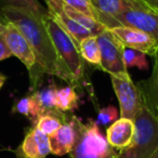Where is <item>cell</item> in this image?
Here are the masks:
<instances>
[{
	"instance_id": "29",
	"label": "cell",
	"mask_w": 158,
	"mask_h": 158,
	"mask_svg": "<svg viewBox=\"0 0 158 158\" xmlns=\"http://www.w3.org/2000/svg\"><path fill=\"white\" fill-rule=\"evenodd\" d=\"M7 22H8V21L6 20V18H5V16H3L2 11L0 10V27L2 26L3 24H6V23H7Z\"/></svg>"
},
{
	"instance_id": "26",
	"label": "cell",
	"mask_w": 158,
	"mask_h": 158,
	"mask_svg": "<svg viewBox=\"0 0 158 158\" xmlns=\"http://www.w3.org/2000/svg\"><path fill=\"white\" fill-rule=\"evenodd\" d=\"M44 1H46L47 9H48L49 13L52 14V15H59V14L64 12L63 0H44Z\"/></svg>"
},
{
	"instance_id": "5",
	"label": "cell",
	"mask_w": 158,
	"mask_h": 158,
	"mask_svg": "<svg viewBox=\"0 0 158 158\" xmlns=\"http://www.w3.org/2000/svg\"><path fill=\"white\" fill-rule=\"evenodd\" d=\"M117 26L142 31L158 42V10L152 8L144 0H127L126 9L108 22L106 29Z\"/></svg>"
},
{
	"instance_id": "4",
	"label": "cell",
	"mask_w": 158,
	"mask_h": 158,
	"mask_svg": "<svg viewBox=\"0 0 158 158\" xmlns=\"http://www.w3.org/2000/svg\"><path fill=\"white\" fill-rule=\"evenodd\" d=\"M76 126L77 140L69 153L72 158H116L117 152L110 145L94 120L89 119L84 123L76 118Z\"/></svg>"
},
{
	"instance_id": "11",
	"label": "cell",
	"mask_w": 158,
	"mask_h": 158,
	"mask_svg": "<svg viewBox=\"0 0 158 158\" xmlns=\"http://www.w3.org/2000/svg\"><path fill=\"white\" fill-rule=\"evenodd\" d=\"M77 140L76 117L73 116L63 123L53 134L49 135L51 154L64 156L69 154Z\"/></svg>"
},
{
	"instance_id": "22",
	"label": "cell",
	"mask_w": 158,
	"mask_h": 158,
	"mask_svg": "<svg viewBox=\"0 0 158 158\" xmlns=\"http://www.w3.org/2000/svg\"><path fill=\"white\" fill-rule=\"evenodd\" d=\"M56 90L57 89L54 86H49L34 93V97L36 98L44 114L62 113L56 110Z\"/></svg>"
},
{
	"instance_id": "23",
	"label": "cell",
	"mask_w": 158,
	"mask_h": 158,
	"mask_svg": "<svg viewBox=\"0 0 158 158\" xmlns=\"http://www.w3.org/2000/svg\"><path fill=\"white\" fill-rule=\"evenodd\" d=\"M123 60L128 67H138L139 69L146 70L148 68V62L146 60V54L134 49L123 47Z\"/></svg>"
},
{
	"instance_id": "21",
	"label": "cell",
	"mask_w": 158,
	"mask_h": 158,
	"mask_svg": "<svg viewBox=\"0 0 158 158\" xmlns=\"http://www.w3.org/2000/svg\"><path fill=\"white\" fill-rule=\"evenodd\" d=\"M78 107V94L74 87H65L56 90V110L59 112H72Z\"/></svg>"
},
{
	"instance_id": "9",
	"label": "cell",
	"mask_w": 158,
	"mask_h": 158,
	"mask_svg": "<svg viewBox=\"0 0 158 158\" xmlns=\"http://www.w3.org/2000/svg\"><path fill=\"white\" fill-rule=\"evenodd\" d=\"M108 31L126 48L134 49L154 56L158 48V42L151 35L127 26H117Z\"/></svg>"
},
{
	"instance_id": "7",
	"label": "cell",
	"mask_w": 158,
	"mask_h": 158,
	"mask_svg": "<svg viewBox=\"0 0 158 158\" xmlns=\"http://www.w3.org/2000/svg\"><path fill=\"white\" fill-rule=\"evenodd\" d=\"M110 81L119 102L120 117L134 120L143 104L142 95L139 87L132 81L131 76H110Z\"/></svg>"
},
{
	"instance_id": "12",
	"label": "cell",
	"mask_w": 158,
	"mask_h": 158,
	"mask_svg": "<svg viewBox=\"0 0 158 158\" xmlns=\"http://www.w3.org/2000/svg\"><path fill=\"white\" fill-rule=\"evenodd\" d=\"M134 134V121L128 118H118L106 130V139L113 148L123 149L131 143Z\"/></svg>"
},
{
	"instance_id": "20",
	"label": "cell",
	"mask_w": 158,
	"mask_h": 158,
	"mask_svg": "<svg viewBox=\"0 0 158 158\" xmlns=\"http://www.w3.org/2000/svg\"><path fill=\"white\" fill-rule=\"evenodd\" d=\"M79 51L84 61L93 65H101V51L97 36H90L79 44Z\"/></svg>"
},
{
	"instance_id": "31",
	"label": "cell",
	"mask_w": 158,
	"mask_h": 158,
	"mask_svg": "<svg viewBox=\"0 0 158 158\" xmlns=\"http://www.w3.org/2000/svg\"><path fill=\"white\" fill-rule=\"evenodd\" d=\"M152 158H158V148H157V151L154 153V155L152 156Z\"/></svg>"
},
{
	"instance_id": "24",
	"label": "cell",
	"mask_w": 158,
	"mask_h": 158,
	"mask_svg": "<svg viewBox=\"0 0 158 158\" xmlns=\"http://www.w3.org/2000/svg\"><path fill=\"white\" fill-rule=\"evenodd\" d=\"M64 5L98 21V15L91 0H63ZM99 22V21H98Z\"/></svg>"
},
{
	"instance_id": "18",
	"label": "cell",
	"mask_w": 158,
	"mask_h": 158,
	"mask_svg": "<svg viewBox=\"0 0 158 158\" xmlns=\"http://www.w3.org/2000/svg\"><path fill=\"white\" fill-rule=\"evenodd\" d=\"M69 118H67L64 113H46L39 117L35 127L49 136L54 133Z\"/></svg>"
},
{
	"instance_id": "10",
	"label": "cell",
	"mask_w": 158,
	"mask_h": 158,
	"mask_svg": "<svg viewBox=\"0 0 158 158\" xmlns=\"http://www.w3.org/2000/svg\"><path fill=\"white\" fill-rule=\"evenodd\" d=\"M14 153L18 158H47L51 154L49 136L33 127L26 132L23 142Z\"/></svg>"
},
{
	"instance_id": "8",
	"label": "cell",
	"mask_w": 158,
	"mask_h": 158,
	"mask_svg": "<svg viewBox=\"0 0 158 158\" xmlns=\"http://www.w3.org/2000/svg\"><path fill=\"white\" fill-rule=\"evenodd\" d=\"M0 34L3 36L12 55L16 56L31 72L36 65V57L33 49L29 46L28 41L22 31L13 24L8 21L6 24L0 27Z\"/></svg>"
},
{
	"instance_id": "16",
	"label": "cell",
	"mask_w": 158,
	"mask_h": 158,
	"mask_svg": "<svg viewBox=\"0 0 158 158\" xmlns=\"http://www.w3.org/2000/svg\"><path fill=\"white\" fill-rule=\"evenodd\" d=\"M7 8H13V9L31 12V14L42 20H44L50 14L48 9L44 8L38 0H0V10L7 9Z\"/></svg>"
},
{
	"instance_id": "13",
	"label": "cell",
	"mask_w": 158,
	"mask_h": 158,
	"mask_svg": "<svg viewBox=\"0 0 158 158\" xmlns=\"http://www.w3.org/2000/svg\"><path fill=\"white\" fill-rule=\"evenodd\" d=\"M154 68L148 79L138 82L144 105L158 119V48L154 55Z\"/></svg>"
},
{
	"instance_id": "30",
	"label": "cell",
	"mask_w": 158,
	"mask_h": 158,
	"mask_svg": "<svg viewBox=\"0 0 158 158\" xmlns=\"http://www.w3.org/2000/svg\"><path fill=\"white\" fill-rule=\"evenodd\" d=\"M6 80H7V77H6L5 75L0 74V89H1L3 87V85H5V82H6Z\"/></svg>"
},
{
	"instance_id": "17",
	"label": "cell",
	"mask_w": 158,
	"mask_h": 158,
	"mask_svg": "<svg viewBox=\"0 0 158 158\" xmlns=\"http://www.w3.org/2000/svg\"><path fill=\"white\" fill-rule=\"evenodd\" d=\"M52 15V14H51ZM55 20L57 21L60 25L65 29V31L77 42V44H80L84 39L93 36L90 31L87 28H85L84 26L77 23L76 21H74L73 19H70L69 16H67L65 13H61L59 15H52Z\"/></svg>"
},
{
	"instance_id": "19",
	"label": "cell",
	"mask_w": 158,
	"mask_h": 158,
	"mask_svg": "<svg viewBox=\"0 0 158 158\" xmlns=\"http://www.w3.org/2000/svg\"><path fill=\"white\" fill-rule=\"evenodd\" d=\"M64 13L67 16H69L70 19H73L74 21H76L77 23L84 26L85 28H87L93 36H99L100 34H102L103 31H105V27L101 24L100 22H98L97 20L90 18V16H87L85 14L80 13V12L76 11L73 8L68 7V6L64 5L63 7Z\"/></svg>"
},
{
	"instance_id": "15",
	"label": "cell",
	"mask_w": 158,
	"mask_h": 158,
	"mask_svg": "<svg viewBox=\"0 0 158 158\" xmlns=\"http://www.w3.org/2000/svg\"><path fill=\"white\" fill-rule=\"evenodd\" d=\"M12 112L24 115L25 117H27L31 120L33 127H35L39 117L41 115H44V112H42L41 107L39 106L34 94L29 95V97L22 98L19 101H16L15 104L13 105Z\"/></svg>"
},
{
	"instance_id": "2",
	"label": "cell",
	"mask_w": 158,
	"mask_h": 158,
	"mask_svg": "<svg viewBox=\"0 0 158 158\" xmlns=\"http://www.w3.org/2000/svg\"><path fill=\"white\" fill-rule=\"evenodd\" d=\"M44 24L59 57V77L70 87H78L85 75L84 59L79 51V44L51 14L44 19Z\"/></svg>"
},
{
	"instance_id": "1",
	"label": "cell",
	"mask_w": 158,
	"mask_h": 158,
	"mask_svg": "<svg viewBox=\"0 0 158 158\" xmlns=\"http://www.w3.org/2000/svg\"><path fill=\"white\" fill-rule=\"evenodd\" d=\"M6 20L13 23L25 36L36 57V65L29 72L31 88H36L42 75L59 77L60 63L56 51L44 24V20L31 12L7 8L1 10Z\"/></svg>"
},
{
	"instance_id": "27",
	"label": "cell",
	"mask_w": 158,
	"mask_h": 158,
	"mask_svg": "<svg viewBox=\"0 0 158 158\" xmlns=\"http://www.w3.org/2000/svg\"><path fill=\"white\" fill-rule=\"evenodd\" d=\"M10 56H12V53L10 52L3 36L0 34V62L8 59V57H10Z\"/></svg>"
},
{
	"instance_id": "25",
	"label": "cell",
	"mask_w": 158,
	"mask_h": 158,
	"mask_svg": "<svg viewBox=\"0 0 158 158\" xmlns=\"http://www.w3.org/2000/svg\"><path fill=\"white\" fill-rule=\"evenodd\" d=\"M117 119H118V110H117L116 107L110 105L99 110L97 119L94 121L98 126H106L113 123Z\"/></svg>"
},
{
	"instance_id": "14",
	"label": "cell",
	"mask_w": 158,
	"mask_h": 158,
	"mask_svg": "<svg viewBox=\"0 0 158 158\" xmlns=\"http://www.w3.org/2000/svg\"><path fill=\"white\" fill-rule=\"evenodd\" d=\"M98 15V21L106 28L112 19L117 16L127 7V0H91Z\"/></svg>"
},
{
	"instance_id": "28",
	"label": "cell",
	"mask_w": 158,
	"mask_h": 158,
	"mask_svg": "<svg viewBox=\"0 0 158 158\" xmlns=\"http://www.w3.org/2000/svg\"><path fill=\"white\" fill-rule=\"evenodd\" d=\"M147 5H149L152 8L158 10V0H144Z\"/></svg>"
},
{
	"instance_id": "3",
	"label": "cell",
	"mask_w": 158,
	"mask_h": 158,
	"mask_svg": "<svg viewBox=\"0 0 158 158\" xmlns=\"http://www.w3.org/2000/svg\"><path fill=\"white\" fill-rule=\"evenodd\" d=\"M133 121L131 143L117 152L116 158H152L158 148V119L143 103Z\"/></svg>"
},
{
	"instance_id": "6",
	"label": "cell",
	"mask_w": 158,
	"mask_h": 158,
	"mask_svg": "<svg viewBox=\"0 0 158 158\" xmlns=\"http://www.w3.org/2000/svg\"><path fill=\"white\" fill-rule=\"evenodd\" d=\"M101 51L100 68L108 73L110 76H130L123 60V46L112 35L108 29L97 36Z\"/></svg>"
}]
</instances>
